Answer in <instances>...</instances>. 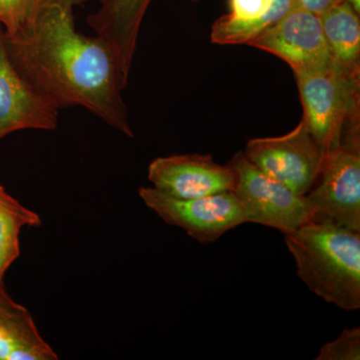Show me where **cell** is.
<instances>
[{
	"mask_svg": "<svg viewBox=\"0 0 360 360\" xmlns=\"http://www.w3.org/2000/svg\"><path fill=\"white\" fill-rule=\"evenodd\" d=\"M283 236L312 292L345 311L360 309V231L310 220Z\"/></svg>",
	"mask_w": 360,
	"mask_h": 360,
	"instance_id": "7a4b0ae2",
	"label": "cell"
},
{
	"mask_svg": "<svg viewBox=\"0 0 360 360\" xmlns=\"http://www.w3.org/2000/svg\"><path fill=\"white\" fill-rule=\"evenodd\" d=\"M41 0H0V25L11 37L20 32L37 11Z\"/></svg>",
	"mask_w": 360,
	"mask_h": 360,
	"instance_id": "2e32d148",
	"label": "cell"
},
{
	"mask_svg": "<svg viewBox=\"0 0 360 360\" xmlns=\"http://www.w3.org/2000/svg\"><path fill=\"white\" fill-rule=\"evenodd\" d=\"M341 1H345V0H295V4L302 7L309 13L321 16L326 11H328L330 7L340 4Z\"/></svg>",
	"mask_w": 360,
	"mask_h": 360,
	"instance_id": "ac0fdd59",
	"label": "cell"
},
{
	"mask_svg": "<svg viewBox=\"0 0 360 360\" xmlns=\"http://www.w3.org/2000/svg\"><path fill=\"white\" fill-rule=\"evenodd\" d=\"M32 315L0 285V360H56Z\"/></svg>",
	"mask_w": 360,
	"mask_h": 360,
	"instance_id": "4fadbf2b",
	"label": "cell"
},
{
	"mask_svg": "<svg viewBox=\"0 0 360 360\" xmlns=\"http://www.w3.org/2000/svg\"><path fill=\"white\" fill-rule=\"evenodd\" d=\"M303 106L302 120L323 153L341 139H360V77L329 65L323 70L295 75Z\"/></svg>",
	"mask_w": 360,
	"mask_h": 360,
	"instance_id": "3957f363",
	"label": "cell"
},
{
	"mask_svg": "<svg viewBox=\"0 0 360 360\" xmlns=\"http://www.w3.org/2000/svg\"><path fill=\"white\" fill-rule=\"evenodd\" d=\"M41 225L39 215L21 205L6 189L0 193V285L11 265L20 257V236L25 226Z\"/></svg>",
	"mask_w": 360,
	"mask_h": 360,
	"instance_id": "9a60e30c",
	"label": "cell"
},
{
	"mask_svg": "<svg viewBox=\"0 0 360 360\" xmlns=\"http://www.w3.org/2000/svg\"><path fill=\"white\" fill-rule=\"evenodd\" d=\"M85 0H41L15 34L4 35L21 77L58 108L79 105L134 137L122 92L125 77L115 54L98 37L77 32L73 8Z\"/></svg>",
	"mask_w": 360,
	"mask_h": 360,
	"instance_id": "6da1fadb",
	"label": "cell"
},
{
	"mask_svg": "<svg viewBox=\"0 0 360 360\" xmlns=\"http://www.w3.org/2000/svg\"><path fill=\"white\" fill-rule=\"evenodd\" d=\"M360 14L341 1L319 16L330 54V65L360 77Z\"/></svg>",
	"mask_w": 360,
	"mask_h": 360,
	"instance_id": "5bb4252c",
	"label": "cell"
},
{
	"mask_svg": "<svg viewBox=\"0 0 360 360\" xmlns=\"http://www.w3.org/2000/svg\"><path fill=\"white\" fill-rule=\"evenodd\" d=\"M243 153L260 172L298 195H307L311 191L326 158L302 120L281 136L250 139Z\"/></svg>",
	"mask_w": 360,
	"mask_h": 360,
	"instance_id": "5b68a950",
	"label": "cell"
},
{
	"mask_svg": "<svg viewBox=\"0 0 360 360\" xmlns=\"http://www.w3.org/2000/svg\"><path fill=\"white\" fill-rule=\"evenodd\" d=\"M316 360H359L360 328H347L335 340L326 343Z\"/></svg>",
	"mask_w": 360,
	"mask_h": 360,
	"instance_id": "e0dca14e",
	"label": "cell"
},
{
	"mask_svg": "<svg viewBox=\"0 0 360 360\" xmlns=\"http://www.w3.org/2000/svg\"><path fill=\"white\" fill-rule=\"evenodd\" d=\"M229 6L231 13L212 26V44H248L290 11L295 0H229Z\"/></svg>",
	"mask_w": 360,
	"mask_h": 360,
	"instance_id": "7c38bea8",
	"label": "cell"
},
{
	"mask_svg": "<svg viewBox=\"0 0 360 360\" xmlns=\"http://www.w3.org/2000/svg\"><path fill=\"white\" fill-rule=\"evenodd\" d=\"M139 193L144 205L165 224L184 229L202 245L214 243L246 222L243 206L233 191L195 198H174L155 187H141Z\"/></svg>",
	"mask_w": 360,
	"mask_h": 360,
	"instance_id": "8992f818",
	"label": "cell"
},
{
	"mask_svg": "<svg viewBox=\"0 0 360 360\" xmlns=\"http://www.w3.org/2000/svg\"><path fill=\"white\" fill-rule=\"evenodd\" d=\"M101 7L87 23L115 54L125 77H129L139 30L153 0H99Z\"/></svg>",
	"mask_w": 360,
	"mask_h": 360,
	"instance_id": "8fae6325",
	"label": "cell"
},
{
	"mask_svg": "<svg viewBox=\"0 0 360 360\" xmlns=\"http://www.w3.org/2000/svg\"><path fill=\"white\" fill-rule=\"evenodd\" d=\"M148 179L161 193L176 198H195L233 191L231 165H219L210 155H175L155 158Z\"/></svg>",
	"mask_w": 360,
	"mask_h": 360,
	"instance_id": "9c48e42d",
	"label": "cell"
},
{
	"mask_svg": "<svg viewBox=\"0 0 360 360\" xmlns=\"http://www.w3.org/2000/svg\"><path fill=\"white\" fill-rule=\"evenodd\" d=\"M4 186H0V193H2V191H4Z\"/></svg>",
	"mask_w": 360,
	"mask_h": 360,
	"instance_id": "ffe728a7",
	"label": "cell"
},
{
	"mask_svg": "<svg viewBox=\"0 0 360 360\" xmlns=\"http://www.w3.org/2000/svg\"><path fill=\"white\" fill-rule=\"evenodd\" d=\"M307 198L312 220L360 231V149L340 144L329 150Z\"/></svg>",
	"mask_w": 360,
	"mask_h": 360,
	"instance_id": "52a82bcc",
	"label": "cell"
},
{
	"mask_svg": "<svg viewBox=\"0 0 360 360\" xmlns=\"http://www.w3.org/2000/svg\"><path fill=\"white\" fill-rule=\"evenodd\" d=\"M229 165L236 176L232 191L243 206L246 222L271 227L284 234L312 220L307 195H298L260 172L245 153L234 155Z\"/></svg>",
	"mask_w": 360,
	"mask_h": 360,
	"instance_id": "277c9868",
	"label": "cell"
},
{
	"mask_svg": "<svg viewBox=\"0 0 360 360\" xmlns=\"http://www.w3.org/2000/svg\"><path fill=\"white\" fill-rule=\"evenodd\" d=\"M248 45L283 59L295 75L323 70L330 65L321 18L297 4Z\"/></svg>",
	"mask_w": 360,
	"mask_h": 360,
	"instance_id": "ba28073f",
	"label": "cell"
},
{
	"mask_svg": "<svg viewBox=\"0 0 360 360\" xmlns=\"http://www.w3.org/2000/svg\"><path fill=\"white\" fill-rule=\"evenodd\" d=\"M58 124V106L21 77L0 28V139L18 130H53Z\"/></svg>",
	"mask_w": 360,
	"mask_h": 360,
	"instance_id": "30bf717a",
	"label": "cell"
},
{
	"mask_svg": "<svg viewBox=\"0 0 360 360\" xmlns=\"http://www.w3.org/2000/svg\"><path fill=\"white\" fill-rule=\"evenodd\" d=\"M347 4L354 7L355 11L360 14V0H345Z\"/></svg>",
	"mask_w": 360,
	"mask_h": 360,
	"instance_id": "d6986e66",
	"label": "cell"
}]
</instances>
